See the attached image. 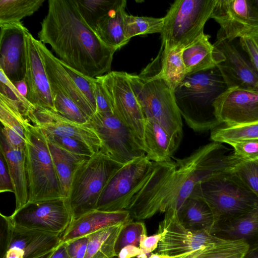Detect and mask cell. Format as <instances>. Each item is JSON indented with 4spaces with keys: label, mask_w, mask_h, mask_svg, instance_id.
<instances>
[{
    "label": "cell",
    "mask_w": 258,
    "mask_h": 258,
    "mask_svg": "<svg viewBox=\"0 0 258 258\" xmlns=\"http://www.w3.org/2000/svg\"><path fill=\"white\" fill-rule=\"evenodd\" d=\"M222 144L213 142L176 161L153 162L149 177L126 210L138 220L168 211L178 213L196 185L231 169L238 161L224 155Z\"/></svg>",
    "instance_id": "1"
},
{
    "label": "cell",
    "mask_w": 258,
    "mask_h": 258,
    "mask_svg": "<svg viewBox=\"0 0 258 258\" xmlns=\"http://www.w3.org/2000/svg\"><path fill=\"white\" fill-rule=\"evenodd\" d=\"M39 40L65 63L92 78L111 71L116 50L105 44L82 17L76 0H49Z\"/></svg>",
    "instance_id": "2"
},
{
    "label": "cell",
    "mask_w": 258,
    "mask_h": 258,
    "mask_svg": "<svg viewBox=\"0 0 258 258\" xmlns=\"http://www.w3.org/2000/svg\"><path fill=\"white\" fill-rule=\"evenodd\" d=\"M227 88L217 67L187 75L174 90L176 105L187 125L197 132L219 125L213 104Z\"/></svg>",
    "instance_id": "3"
},
{
    "label": "cell",
    "mask_w": 258,
    "mask_h": 258,
    "mask_svg": "<svg viewBox=\"0 0 258 258\" xmlns=\"http://www.w3.org/2000/svg\"><path fill=\"white\" fill-rule=\"evenodd\" d=\"M128 76L146 119L159 123L179 145L183 135L181 115L173 90L157 75L156 59L139 75Z\"/></svg>",
    "instance_id": "4"
},
{
    "label": "cell",
    "mask_w": 258,
    "mask_h": 258,
    "mask_svg": "<svg viewBox=\"0 0 258 258\" xmlns=\"http://www.w3.org/2000/svg\"><path fill=\"white\" fill-rule=\"evenodd\" d=\"M232 168L198 183L190 195L207 203L214 215L215 225L258 208L257 197Z\"/></svg>",
    "instance_id": "5"
},
{
    "label": "cell",
    "mask_w": 258,
    "mask_h": 258,
    "mask_svg": "<svg viewBox=\"0 0 258 258\" xmlns=\"http://www.w3.org/2000/svg\"><path fill=\"white\" fill-rule=\"evenodd\" d=\"M123 165L100 150L78 165L67 199L72 219L96 210L100 196L107 182Z\"/></svg>",
    "instance_id": "6"
},
{
    "label": "cell",
    "mask_w": 258,
    "mask_h": 258,
    "mask_svg": "<svg viewBox=\"0 0 258 258\" xmlns=\"http://www.w3.org/2000/svg\"><path fill=\"white\" fill-rule=\"evenodd\" d=\"M25 136L28 202L64 198L45 134L28 121Z\"/></svg>",
    "instance_id": "7"
},
{
    "label": "cell",
    "mask_w": 258,
    "mask_h": 258,
    "mask_svg": "<svg viewBox=\"0 0 258 258\" xmlns=\"http://www.w3.org/2000/svg\"><path fill=\"white\" fill-rule=\"evenodd\" d=\"M216 0H177L164 17L161 48H184L204 32Z\"/></svg>",
    "instance_id": "8"
},
{
    "label": "cell",
    "mask_w": 258,
    "mask_h": 258,
    "mask_svg": "<svg viewBox=\"0 0 258 258\" xmlns=\"http://www.w3.org/2000/svg\"><path fill=\"white\" fill-rule=\"evenodd\" d=\"M162 234L155 252L163 258H199L224 239L207 230L194 231L185 228L176 212L168 211L159 224Z\"/></svg>",
    "instance_id": "9"
},
{
    "label": "cell",
    "mask_w": 258,
    "mask_h": 258,
    "mask_svg": "<svg viewBox=\"0 0 258 258\" xmlns=\"http://www.w3.org/2000/svg\"><path fill=\"white\" fill-rule=\"evenodd\" d=\"M101 142L100 151L122 164L146 155L144 142L113 112H96L88 120Z\"/></svg>",
    "instance_id": "10"
},
{
    "label": "cell",
    "mask_w": 258,
    "mask_h": 258,
    "mask_svg": "<svg viewBox=\"0 0 258 258\" xmlns=\"http://www.w3.org/2000/svg\"><path fill=\"white\" fill-rule=\"evenodd\" d=\"M153 167L146 155L124 164L110 178L102 191L96 210L114 212L127 210L146 182Z\"/></svg>",
    "instance_id": "11"
},
{
    "label": "cell",
    "mask_w": 258,
    "mask_h": 258,
    "mask_svg": "<svg viewBox=\"0 0 258 258\" xmlns=\"http://www.w3.org/2000/svg\"><path fill=\"white\" fill-rule=\"evenodd\" d=\"M9 217L19 227L60 236L72 220L65 198L28 202Z\"/></svg>",
    "instance_id": "12"
},
{
    "label": "cell",
    "mask_w": 258,
    "mask_h": 258,
    "mask_svg": "<svg viewBox=\"0 0 258 258\" xmlns=\"http://www.w3.org/2000/svg\"><path fill=\"white\" fill-rule=\"evenodd\" d=\"M1 258H36L62 242L60 235L19 227L1 213Z\"/></svg>",
    "instance_id": "13"
},
{
    "label": "cell",
    "mask_w": 258,
    "mask_h": 258,
    "mask_svg": "<svg viewBox=\"0 0 258 258\" xmlns=\"http://www.w3.org/2000/svg\"><path fill=\"white\" fill-rule=\"evenodd\" d=\"M97 78L109 97L113 113L143 142L146 118L128 73L110 71Z\"/></svg>",
    "instance_id": "14"
},
{
    "label": "cell",
    "mask_w": 258,
    "mask_h": 258,
    "mask_svg": "<svg viewBox=\"0 0 258 258\" xmlns=\"http://www.w3.org/2000/svg\"><path fill=\"white\" fill-rule=\"evenodd\" d=\"M211 18L220 26L216 42L233 41L258 27V13L253 0H216Z\"/></svg>",
    "instance_id": "15"
},
{
    "label": "cell",
    "mask_w": 258,
    "mask_h": 258,
    "mask_svg": "<svg viewBox=\"0 0 258 258\" xmlns=\"http://www.w3.org/2000/svg\"><path fill=\"white\" fill-rule=\"evenodd\" d=\"M215 118L227 126L258 121V92L238 87L227 88L213 104Z\"/></svg>",
    "instance_id": "16"
},
{
    "label": "cell",
    "mask_w": 258,
    "mask_h": 258,
    "mask_svg": "<svg viewBox=\"0 0 258 258\" xmlns=\"http://www.w3.org/2000/svg\"><path fill=\"white\" fill-rule=\"evenodd\" d=\"M27 118L33 125L46 135L74 138L88 145L95 152L100 150L101 141L95 130L89 123L73 121L55 111L35 107Z\"/></svg>",
    "instance_id": "17"
},
{
    "label": "cell",
    "mask_w": 258,
    "mask_h": 258,
    "mask_svg": "<svg viewBox=\"0 0 258 258\" xmlns=\"http://www.w3.org/2000/svg\"><path fill=\"white\" fill-rule=\"evenodd\" d=\"M0 70L12 82L25 78V36L29 30L22 22L0 25Z\"/></svg>",
    "instance_id": "18"
},
{
    "label": "cell",
    "mask_w": 258,
    "mask_h": 258,
    "mask_svg": "<svg viewBox=\"0 0 258 258\" xmlns=\"http://www.w3.org/2000/svg\"><path fill=\"white\" fill-rule=\"evenodd\" d=\"M26 70L25 76L28 99L35 107L55 111L49 82L37 44V40L27 32L25 36Z\"/></svg>",
    "instance_id": "19"
},
{
    "label": "cell",
    "mask_w": 258,
    "mask_h": 258,
    "mask_svg": "<svg viewBox=\"0 0 258 258\" xmlns=\"http://www.w3.org/2000/svg\"><path fill=\"white\" fill-rule=\"evenodd\" d=\"M213 44L225 56L217 68L227 87H238L258 92L257 72L233 42L223 40Z\"/></svg>",
    "instance_id": "20"
},
{
    "label": "cell",
    "mask_w": 258,
    "mask_h": 258,
    "mask_svg": "<svg viewBox=\"0 0 258 258\" xmlns=\"http://www.w3.org/2000/svg\"><path fill=\"white\" fill-rule=\"evenodd\" d=\"M37 44L48 79L55 83L76 103L89 117L96 113L84 94L78 88L70 75L45 45L37 40Z\"/></svg>",
    "instance_id": "21"
},
{
    "label": "cell",
    "mask_w": 258,
    "mask_h": 258,
    "mask_svg": "<svg viewBox=\"0 0 258 258\" xmlns=\"http://www.w3.org/2000/svg\"><path fill=\"white\" fill-rule=\"evenodd\" d=\"M133 219L128 211L114 212L94 210L73 219L61 236L62 242L87 236L102 228Z\"/></svg>",
    "instance_id": "22"
},
{
    "label": "cell",
    "mask_w": 258,
    "mask_h": 258,
    "mask_svg": "<svg viewBox=\"0 0 258 258\" xmlns=\"http://www.w3.org/2000/svg\"><path fill=\"white\" fill-rule=\"evenodd\" d=\"M210 38L203 32L183 48L182 57L187 75L216 68L225 60L223 53L210 42Z\"/></svg>",
    "instance_id": "23"
},
{
    "label": "cell",
    "mask_w": 258,
    "mask_h": 258,
    "mask_svg": "<svg viewBox=\"0 0 258 258\" xmlns=\"http://www.w3.org/2000/svg\"><path fill=\"white\" fill-rule=\"evenodd\" d=\"M0 153L6 161L11 176L17 210L28 202V181L24 149L13 148L1 133Z\"/></svg>",
    "instance_id": "24"
},
{
    "label": "cell",
    "mask_w": 258,
    "mask_h": 258,
    "mask_svg": "<svg viewBox=\"0 0 258 258\" xmlns=\"http://www.w3.org/2000/svg\"><path fill=\"white\" fill-rule=\"evenodd\" d=\"M212 234L227 240H241L249 249L258 247V208L239 217L219 222Z\"/></svg>",
    "instance_id": "25"
},
{
    "label": "cell",
    "mask_w": 258,
    "mask_h": 258,
    "mask_svg": "<svg viewBox=\"0 0 258 258\" xmlns=\"http://www.w3.org/2000/svg\"><path fill=\"white\" fill-rule=\"evenodd\" d=\"M143 142L146 155L153 162L171 161L179 146L159 123L147 118Z\"/></svg>",
    "instance_id": "26"
},
{
    "label": "cell",
    "mask_w": 258,
    "mask_h": 258,
    "mask_svg": "<svg viewBox=\"0 0 258 258\" xmlns=\"http://www.w3.org/2000/svg\"><path fill=\"white\" fill-rule=\"evenodd\" d=\"M1 133L14 148H25V127L29 121L21 112L17 104L0 94Z\"/></svg>",
    "instance_id": "27"
},
{
    "label": "cell",
    "mask_w": 258,
    "mask_h": 258,
    "mask_svg": "<svg viewBox=\"0 0 258 258\" xmlns=\"http://www.w3.org/2000/svg\"><path fill=\"white\" fill-rule=\"evenodd\" d=\"M126 1L117 0L114 7L97 22L94 31L107 46L116 50L128 43L124 35Z\"/></svg>",
    "instance_id": "28"
},
{
    "label": "cell",
    "mask_w": 258,
    "mask_h": 258,
    "mask_svg": "<svg viewBox=\"0 0 258 258\" xmlns=\"http://www.w3.org/2000/svg\"><path fill=\"white\" fill-rule=\"evenodd\" d=\"M180 223L186 228L207 230L211 233L215 225L214 215L202 199L190 196L183 203L177 213Z\"/></svg>",
    "instance_id": "29"
},
{
    "label": "cell",
    "mask_w": 258,
    "mask_h": 258,
    "mask_svg": "<svg viewBox=\"0 0 258 258\" xmlns=\"http://www.w3.org/2000/svg\"><path fill=\"white\" fill-rule=\"evenodd\" d=\"M48 142L61 194L62 197L67 199L75 170L82 162L89 157L72 154L57 145Z\"/></svg>",
    "instance_id": "30"
},
{
    "label": "cell",
    "mask_w": 258,
    "mask_h": 258,
    "mask_svg": "<svg viewBox=\"0 0 258 258\" xmlns=\"http://www.w3.org/2000/svg\"><path fill=\"white\" fill-rule=\"evenodd\" d=\"M183 49L174 48L165 51L161 48L156 58L158 76L163 79L173 91L187 75L182 57Z\"/></svg>",
    "instance_id": "31"
},
{
    "label": "cell",
    "mask_w": 258,
    "mask_h": 258,
    "mask_svg": "<svg viewBox=\"0 0 258 258\" xmlns=\"http://www.w3.org/2000/svg\"><path fill=\"white\" fill-rule=\"evenodd\" d=\"M127 222L108 226L88 235V241L85 258L116 257V242L121 230Z\"/></svg>",
    "instance_id": "32"
},
{
    "label": "cell",
    "mask_w": 258,
    "mask_h": 258,
    "mask_svg": "<svg viewBox=\"0 0 258 258\" xmlns=\"http://www.w3.org/2000/svg\"><path fill=\"white\" fill-rule=\"evenodd\" d=\"M210 138L219 143H231L258 139V121L233 126L219 127L211 130Z\"/></svg>",
    "instance_id": "33"
},
{
    "label": "cell",
    "mask_w": 258,
    "mask_h": 258,
    "mask_svg": "<svg viewBox=\"0 0 258 258\" xmlns=\"http://www.w3.org/2000/svg\"><path fill=\"white\" fill-rule=\"evenodd\" d=\"M44 0H0V25L20 22L36 12Z\"/></svg>",
    "instance_id": "34"
},
{
    "label": "cell",
    "mask_w": 258,
    "mask_h": 258,
    "mask_svg": "<svg viewBox=\"0 0 258 258\" xmlns=\"http://www.w3.org/2000/svg\"><path fill=\"white\" fill-rule=\"evenodd\" d=\"M48 81L55 111L73 121L87 123L89 118L73 99L55 83Z\"/></svg>",
    "instance_id": "35"
},
{
    "label": "cell",
    "mask_w": 258,
    "mask_h": 258,
    "mask_svg": "<svg viewBox=\"0 0 258 258\" xmlns=\"http://www.w3.org/2000/svg\"><path fill=\"white\" fill-rule=\"evenodd\" d=\"M164 24L163 18L135 16L126 13L124 16V31L126 39L139 35L160 33Z\"/></svg>",
    "instance_id": "36"
},
{
    "label": "cell",
    "mask_w": 258,
    "mask_h": 258,
    "mask_svg": "<svg viewBox=\"0 0 258 258\" xmlns=\"http://www.w3.org/2000/svg\"><path fill=\"white\" fill-rule=\"evenodd\" d=\"M117 0H76L79 12L94 31L98 21L114 7Z\"/></svg>",
    "instance_id": "37"
},
{
    "label": "cell",
    "mask_w": 258,
    "mask_h": 258,
    "mask_svg": "<svg viewBox=\"0 0 258 258\" xmlns=\"http://www.w3.org/2000/svg\"><path fill=\"white\" fill-rule=\"evenodd\" d=\"M249 248L242 240L224 239L199 258H243Z\"/></svg>",
    "instance_id": "38"
},
{
    "label": "cell",
    "mask_w": 258,
    "mask_h": 258,
    "mask_svg": "<svg viewBox=\"0 0 258 258\" xmlns=\"http://www.w3.org/2000/svg\"><path fill=\"white\" fill-rule=\"evenodd\" d=\"M145 235H147V231L146 225L143 222H136L132 219L126 223L116 242L115 250L116 255L125 246L134 245L139 247L140 240Z\"/></svg>",
    "instance_id": "39"
},
{
    "label": "cell",
    "mask_w": 258,
    "mask_h": 258,
    "mask_svg": "<svg viewBox=\"0 0 258 258\" xmlns=\"http://www.w3.org/2000/svg\"><path fill=\"white\" fill-rule=\"evenodd\" d=\"M232 171L258 198V158L239 160Z\"/></svg>",
    "instance_id": "40"
},
{
    "label": "cell",
    "mask_w": 258,
    "mask_h": 258,
    "mask_svg": "<svg viewBox=\"0 0 258 258\" xmlns=\"http://www.w3.org/2000/svg\"><path fill=\"white\" fill-rule=\"evenodd\" d=\"M0 94L7 96L15 102L24 116L27 117L35 108V107L19 92L13 83L1 70H0Z\"/></svg>",
    "instance_id": "41"
},
{
    "label": "cell",
    "mask_w": 258,
    "mask_h": 258,
    "mask_svg": "<svg viewBox=\"0 0 258 258\" xmlns=\"http://www.w3.org/2000/svg\"><path fill=\"white\" fill-rule=\"evenodd\" d=\"M60 61L62 67L96 112L95 97V78L86 76L71 68L60 59Z\"/></svg>",
    "instance_id": "42"
},
{
    "label": "cell",
    "mask_w": 258,
    "mask_h": 258,
    "mask_svg": "<svg viewBox=\"0 0 258 258\" xmlns=\"http://www.w3.org/2000/svg\"><path fill=\"white\" fill-rule=\"evenodd\" d=\"M45 135L49 142L58 145L72 154L90 157L95 153L88 145L78 139L71 137L51 136L46 134Z\"/></svg>",
    "instance_id": "43"
},
{
    "label": "cell",
    "mask_w": 258,
    "mask_h": 258,
    "mask_svg": "<svg viewBox=\"0 0 258 258\" xmlns=\"http://www.w3.org/2000/svg\"><path fill=\"white\" fill-rule=\"evenodd\" d=\"M239 43L258 73V27L240 37Z\"/></svg>",
    "instance_id": "44"
},
{
    "label": "cell",
    "mask_w": 258,
    "mask_h": 258,
    "mask_svg": "<svg viewBox=\"0 0 258 258\" xmlns=\"http://www.w3.org/2000/svg\"><path fill=\"white\" fill-rule=\"evenodd\" d=\"M233 149V155L238 160L258 158V139L229 144Z\"/></svg>",
    "instance_id": "45"
},
{
    "label": "cell",
    "mask_w": 258,
    "mask_h": 258,
    "mask_svg": "<svg viewBox=\"0 0 258 258\" xmlns=\"http://www.w3.org/2000/svg\"><path fill=\"white\" fill-rule=\"evenodd\" d=\"M95 97L96 105V112H113V108L109 97L101 82L95 78Z\"/></svg>",
    "instance_id": "46"
},
{
    "label": "cell",
    "mask_w": 258,
    "mask_h": 258,
    "mask_svg": "<svg viewBox=\"0 0 258 258\" xmlns=\"http://www.w3.org/2000/svg\"><path fill=\"white\" fill-rule=\"evenodd\" d=\"M88 236L78 237L65 242L70 258H85L87 248Z\"/></svg>",
    "instance_id": "47"
},
{
    "label": "cell",
    "mask_w": 258,
    "mask_h": 258,
    "mask_svg": "<svg viewBox=\"0 0 258 258\" xmlns=\"http://www.w3.org/2000/svg\"><path fill=\"white\" fill-rule=\"evenodd\" d=\"M0 192L14 194L13 182L3 155L0 153Z\"/></svg>",
    "instance_id": "48"
},
{
    "label": "cell",
    "mask_w": 258,
    "mask_h": 258,
    "mask_svg": "<svg viewBox=\"0 0 258 258\" xmlns=\"http://www.w3.org/2000/svg\"><path fill=\"white\" fill-rule=\"evenodd\" d=\"M161 237L162 234L158 232L151 236H143L140 240L139 247L144 254H150L157 248Z\"/></svg>",
    "instance_id": "49"
},
{
    "label": "cell",
    "mask_w": 258,
    "mask_h": 258,
    "mask_svg": "<svg viewBox=\"0 0 258 258\" xmlns=\"http://www.w3.org/2000/svg\"><path fill=\"white\" fill-rule=\"evenodd\" d=\"M144 254L138 246L128 245L123 247L118 253L116 258H135Z\"/></svg>",
    "instance_id": "50"
},
{
    "label": "cell",
    "mask_w": 258,
    "mask_h": 258,
    "mask_svg": "<svg viewBox=\"0 0 258 258\" xmlns=\"http://www.w3.org/2000/svg\"><path fill=\"white\" fill-rule=\"evenodd\" d=\"M49 258H70L67 250L65 242H61L54 249Z\"/></svg>",
    "instance_id": "51"
},
{
    "label": "cell",
    "mask_w": 258,
    "mask_h": 258,
    "mask_svg": "<svg viewBox=\"0 0 258 258\" xmlns=\"http://www.w3.org/2000/svg\"><path fill=\"white\" fill-rule=\"evenodd\" d=\"M12 83L19 92L28 99V88L25 79H24L21 81Z\"/></svg>",
    "instance_id": "52"
},
{
    "label": "cell",
    "mask_w": 258,
    "mask_h": 258,
    "mask_svg": "<svg viewBox=\"0 0 258 258\" xmlns=\"http://www.w3.org/2000/svg\"><path fill=\"white\" fill-rule=\"evenodd\" d=\"M243 258H258V247L249 249Z\"/></svg>",
    "instance_id": "53"
},
{
    "label": "cell",
    "mask_w": 258,
    "mask_h": 258,
    "mask_svg": "<svg viewBox=\"0 0 258 258\" xmlns=\"http://www.w3.org/2000/svg\"><path fill=\"white\" fill-rule=\"evenodd\" d=\"M54 250V249L36 258H49Z\"/></svg>",
    "instance_id": "54"
},
{
    "label": "cell",
    "mask_w": 258,
    "mask_h": 258,
    "mask_svg": "<svg viewBox=\"0 0 258 258\" xmlns=\"http://www.w3.org/2000/svg\"><path fill=\"white\" fill-rule=\"evenodd\" d=\"M148 258H163L162 256L157 253H151Z\"/></svg>",
    "instance_id": "55"
},
{
    "label": "cell",
    "mask_w": 258,
    "mask_h": 258,
    "mask_svg": "<svg viewBox=\"0 0 258 258\" xmlns=\"http://www.w3.org/2000/svg\"><path fill=\"white\" fill-rule=\"evenodd\" d=\"M253 2L258 13V0H253Z\"/></svg>",
    "instance_id": "56"
},
{
    "label": "cell",
    "mask_w": 258,
    "mask_h": 258,
    "mask_svg": "<svg viewBox=\"0 0 258 258\" xmlns=\"http://www.w3.org/2000/svg\"><path fill=\"white\" fill-rule=\"evenodd\" d=\"M114 258H116V257H114Z\"/></svg>",
    "instance_id": "57"
}]
</instances>
